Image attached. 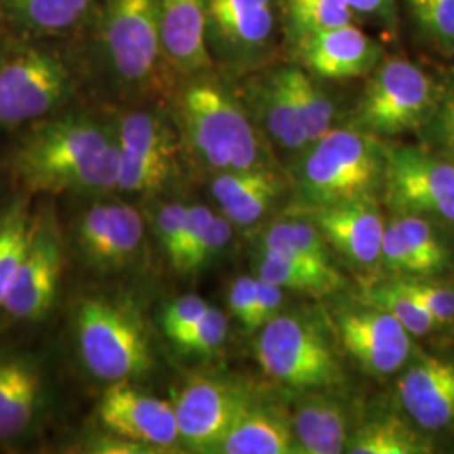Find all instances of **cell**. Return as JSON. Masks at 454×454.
Instances as JSON below:
<instances>
[{"instance_id":"33","label":"cell","mask_w":454,"mask_h":454,"mask_svg":"<svg viewBox=\"0 0 454 454\" xmlns=\"http://www.w3.org/2000/svg\"><path fill=\"white\" fill-rule=\"evenodd\" d=\"M365 303L387 311L416 337L429 333L438 325L419 298L407 288L404 279L375 286L365 294Z\"/></svg>"},{"instance_id":"39","label":"cell","mask_w":454,"mask_h":454,"mask_svg":"<svg viewBox=\"0 0 454 454\" xmlns=\"http://www.w3.org/2000/svg\"><path fill=\"white\" fill-rule=\"evenodd\" d=\"M187 212L189 206L182 202H167L153 215V231L170 264L176 262L179 254L180 243L187 223Z\"/></svg>"},{"instance_id":"21","label":"cell","mask_w":454,"mask_h":454,"mask_svg":"<svg viewBox=\"0 0 454 454\" xmlns=\"http://www.w3.org/2000/svg\"><path fill=\"white\" fill-rule=\"evenodd\" d=\"M399 401L407 414L427 431L454 422V362L422 357L397 382Z\"/></svg>"},{"instance_id":"41","label":"cell","mask_w":454,"mask_h":454,"mask_svg":"<svg viewBox=\"0 0 454 454\" xmlns=\"http://www.w3.org/2000/svg\"><path fill=\"white\" fill-rule=\"evenodd\" d=\"M407 288L414 293L422 305L434 317L436 324H451L454 320V290L431 281L404 279Z\"/></svg>"},{"instance_id":"9","label":"cell","mask_w":454,"mask_h":454,"mask_svg":"<svg viewBox=\"0 0 454 454\" xmlns=\"http://www.w3.org/2000/svg\"><path fill=\"white\" fill-rule=\"evenodd\" d=\"M256 357L266 375L293 389H330L343 382L333 347L303 315H276L264 325Z\"/></svg>"},{"instance_id":"30","label":"cell","mask_w":454,"mask_h":454,"mask_svg":"<svg viewBox=\"0 0 454 454\" xmlns=\"http://www.w3.org/2000/svg\"><path fill=\"white\" fill-rule=\"evenodd\" d=\"M261 249L309 261L320 266H335L320 229L309 219L293 214L288 219L275 223L264 231Z\"/></svg>"},{"instance_id":"27","label":"cell","mask_w":454,"mask_h":454,"mask_svg":"<svg viewBox=\"0 0 454 454\" xmlns=\"http://www.w3.org/2000/svg\"><path fill=\"white\" fill-rule=\"evenodd\" d=\"M35 219L33 194L27 191H20L0 204V309L29 251Z\"/></svg>"},{"instance_id":"28","label":"cell","mask_w":454,"mask_h":454,"mask_svg":"<svg viewBox=\"0 0 454 454\" xmlns=\"http://www.w3.org/2000/svg\"><path fill=\"white\" fill-rule=\"evenodd\" d=\"M258 278L270 281L283 290L326 296L345 286V278L337 266H320L309 261L261 249Z\"/></svg>"},{"instance_id":"19","label":"cell","mask_w":454,"mask_h":454,"mask_svg":"<svg viewBox=\"0 0 454 454\" xmlns=\"http://www.w3.org/2000/svg\"><path fill=\"white\" fill-rule=\"evenodd\" d=\"M163 54L174 73L189 80L214 67L204 0H155Z\"/></svg>"},{"instance_id":"26","label":"cell","mask_w":454,"mask_h":454,"mask_svg":"<svg viewBox=\"0 0 454 454\" xmlns=\"http://www.w3.org/2000/svg\"><path fill=\"white\" fill-rule=\"evenodd\" d=\"M249 99L262 129L281 150L303 153L309 148L307 133L276 71L251 86Z\"/></svg>"},{"instance_id":"20","label":"cell","mask_w":454,"mask_h":454,"mask_svg":"<svg viewBox=\"0 0 454 454\" xmlns=\"http://www.w3.org/2000/svg\"><path fill=\"white\" fill-rule=\"evenodd\" d=\"M296 54L309 74L348 80L371 74L380 63L382 49L356 24H347L298 41Z\"/></svg>"},{"instance_id":"32","label":"cell","mask_w":454,"mask_h":454,"mask_svg":"<svg viewBox=\"0 0 454 454\" xmlns=\"http://www.w3.org/2000/svg\"><path fill=\"white\" fill-rule=\"evenodd\" d=\"M286 27L293 43L328 29L356 24V11L347 0H285Z\"/></svg>"},{"instance_id":"23","label":"cell","mask_w":454,"mask_h":454,"mask_svg":"<svg viewBox=\"0 0 454 454\" xmlns=\"http://www.w3.org/2000/svg\"><path fill=\"white\" fill-rule=\"evenodd\" d=\"M283 189V180L270 167L215 174L211 182V194L221 214L238 227L253 226L261 221Z\"/></svg>"},{"instance_id":"36","label":"cell","mask_w":454,"mask_h":454,"mask_svg":"<svg viewBox=\"0 0 454 454\" xmlns=\"http://www.w3.org/2000/svg\"><path fill=\"white\" fill-rule=\"evenodd\" d=\"M212 217H214V212L207 206L204 204L189 206L179 254L176 262L172 264L176 271H179L182 275H194L200 247L206 239V232L209 229Z\"/></svg>"},{"instance_id":"45","label":"cell","mask_w":454,"mask_h":454,"mask_svg":"<svg viewBox=\"0 0 454 454\" xmlns=\"http://www.w3.org/2000/svg\"><path fill=\"white\" fill-rule=\"evenodd\" d=\"M254 298H256V278L241 276L231 285L229 296H227L229 309L234 315V318H238L244 328H247L251 320Z\"/></svg>"},{"instance_id":"38","label":"cell","mask_w":454,"mask_h":454,"mask_svg":"<svg viewBox=\"0 0 454 454\" xmlns=\"http://www.w3.org/2000/svg\"><path fill=\"white\" fill-rule=\"evenodd\" d=\"M380 262L394 273L411 276H427L426 268L409 246L406 238L394 224V221L386 224L384 239H382V251H380Z\"/></svg>"},{"instance_id":"16","label":"cell","mask_w":454,"mask_h":454,"mask_svg":"<svg viewBox=\"0 0 454 454\" xmlns=\"http://www.w3.org/2000/svg\"><path fill=\"white\" fill-rule=\"evenodd\" d=\"M97 424L99 429L148 444L159 453L180 442L172 403L140 389L133 380L105 387L97 406Z\"/></svg>"},{"instance_id":"10","label":"cell","mask_w":454,"mask_h":454,"mask_svg":"<svg viewBox=\"0 0 454 454\" xmlns=\"http://www.w3.org/2000/svg\"><path fill=\"white\" fill-rule=\"evenodd\" d=\"M438 86L418 65L407 59L379 63L358 101L356 125L375 137L414 130L438 108Z\"/></svg>"},{"instance_id":"11","label":"cell","mask_w":454,"mask_h":454,"mask_svg":"<svg viewBox=\"0 0 454 454\" xmlns=\"http://www.w3.org/2000/svg\"><path fill=\"white\" fill-rule=\"evenodd\" d=\"M66 266V232L52 209L37 212L33 239L0 313L11 324L43 322L58 301Z\"/></svg>"},{"instance_id":"18","label":"cell","mask_w":454,"mask_h":454,"mask_svg":"<svg viewBox=\"0 0 454 454\" xmlns=\"http://www.w3.org/2000/svg\"><path fill=\"white\" fill-rule=\"evenodd\" d=\"M293 215L311 221L320 229L326 243L360 268L380 262L386 224L375 207V200H354L318 207L293 206Z\"/></svg>"},{"instance_id":"4","label":"cell","mask_w":454,"mask_h":454,"mask_svg":"<svg viewBox=\"0 0 454 454\" xmlns=\"http://www.w3.org/2000/svg\"><path fill=\"white\" fill-rule=\"evenodd\" d=\"M177 125L184 145L215 174L268 167L253 116L211 73L184 80Z\"/></svg>"},{"instance_id":"12","label":"cell","mask_w":454,"mask_h":454,"mask_svg":"<svg viewBox=\"0 0 454 454\" xmlns=\"http://www.w3.org/2000/svg\"><path fill=\"white\" fill-rule=\"evenodd\" d=\"M386 202L395 214L431 215L454 224V163L416 146L387 148Z\"/></svg>"},{"instance_id":"46","label":"cell","mask_w":454,"mask_h":454,"mask_svg":"<svg viewBox=\"0 0 454 454\" xmlns=\"http://www.w3.org/2000/svg\"><path fill=\"white\" fill-rule=\"evenodd\" d=\"M438 125L441 138L454 157V93L439 105Z\"/></svg>"},{"instance_id":"29","label":"cell","mask_w":454,"mask_h":454,"mask_svg":"<svg viewBox=\"0 0 454 454\" xmlns=\"http://www.w3.org/2000/svg\"><path fill=\"white\" fill-rule=\"evenodd\" d=\"M307 133L309 145L333 129L335 108L324 90L313 82L305 67L286 66L276 69Z\"/></svg>"},{"instance_id":"37","label":"cell","mask_w":454,"mask_h":454,"mask_svg":"<svg viewBox=\"0 0 454 454\" xmlns=\"http://www.w3.org/2000/svg\"><path fill=\"white\" fill-rule=\"evenodd\" d=\"M409 5L422 27L454 51V0H409Z\"/></svg>"},{"instance_id":"40","label":"cell","mask_w":454,"mask_h":454,"mask_svg":"<svg viewBox=\"0 0 454 454\" xmlns=\"http://www.w3.org/2000/svg\"><path fill=\"white\" fill-rule=\"evenodd\" d=\"M209 305L199 294H182L170 301L162 313L163 333L170 341L177 340L192 325L200 320Z\"/></svg>"},{"instance_id":"2","label":"cell","mask_w":454,"mask_h":454,"mask_svg":"<svg viewBox=\"0 0 454 454\" xmlns=\"http://www.w3.org/2000/svg\"><path fill=\"white\" fill-rule=\"evenodd\" d=\"M9 168L33 195L114 194L120 155L112 120L80 105L39 120L20 130Z\"/></svg>"},{"instance_id":"17","label":"cell","mask_w":454,"mask_h":454,"mask_svg":"<svg viewBox=\"0 0 454 454\" xmlns=\"http://www.w3.org/2000/svg\"><path fill=\"white\" fill-rule=\"evenodd\" d=\"M339 333L345 350L373 375L397 372L411 356V333L390 313L369 309L341 313Z\"/></svg>"},{"instance_id":"6","label":"cell","mask_w":454,"mask_h":454,"mask_svg":"<svg viewBox=\"0 0 454 454\" xmlns=\"http://www.w3.org/2000/svg\"><path fill=\"white\" fill-rule=\"evenodd\" d=\"M387 148L375 135L332 129L303 152L296 174L298 207L373 200L384 187Z\"/></svg>"},{"instance_id":"42","label":"cell","mask_w":454,"mask_h":454,"mask_svg":"<svg viewBox=\"0 0 454 454\" xmlns=\"http://www.w3.org/2000/svg\"><path fill=\"white\" fill-rule=\"evenodd\" d=\"M78 451L93 454H152L159 453L155 448L131 441V439L116 436L114 433H108L105 429L90 431L84 434L82 442H78Z\"/></svg>"},{"instance_id":"48","label":"cell","mask_w":454,"mask_h":454,"mask_svg":"<svg viewBox=\"0 0 454 454\" xmlns=\"http://www.w3.org/2000/svg\"><path fill=\"white\" fill-rule=\"evenodd\" d=\"M14 39H16V34L9 29V26L5 24V20L0 16V61L7 54V51L11 48V44L14 43Z\"/></svg>"},{"instance_id":"5","label":"cell","mask_w":454,"mask_h":454,"mask_svg":"<svg viewBox=\"0 0 454 454\" xmlns=\"http://www.w3.org/2000/svg\"><path fill=\"white\" fill-rule=\"evenodd\" d=\"M74 354L88 377L103 384L137 380L152 371L145 324L129 301L106 293H82L71 309Z\"/></svg>"},{"instance_id":"34","label":"cell","mask_w":454,"mask_h":454,"mask_svg":"<svg viewBox=\"0 0 454 454\" xmlns=\"http://www.w3.org/2000/svg\"><path fill=\"white\" fill-rule=\"evenodd\" d=\"M394 224L406 238L414 253L419 256L427 276L436 275L448 266L446 247L441 243L433 226L424 217L412 214H397Z\"/></svg>"},{"instance_id":"25","label":"cell","mask_w":454,"mask_h":454,"mask_svg":"<svg viewBox=\"0 0 454 454\" xmlns=\"http://www.w3.org/2000/svg\"><path fill=\"white\" fill-rule=\"evenodd\" d=\"M293 431L298 453L339 454L348 444L345 409L325 395H311L296 406Z\"/></svg>"},{"instance_id":"31","label":"cell","mask_w":454,"mask_h":454,"mask_svg":"<svg viewBox=\"0 0 454 454\" xmlns=\"http://www.w3.org/2000/svg\"><path fill=\"white\" fill-rule=\"evenodd\" d=\"M352 454H422L431 451V444L409 424L394 416L367 422L348 441Z\"/></svg>"},{"instance_id":"15","label":"cell","mask_w":454,"mask_h":454,"mask_svg":"<svg viewBox=\"0 0 454 454\" xmlns=\"http://www.w3.org/2000/svg\"><path fill=\"white\" fill-rule=\"evenodd\" d=\"M172 406L179 426L180 442L214 453L249 401L234 384L212 377L191 375L174 392Z\"/></svg>"},{"instance_id":"22","label":"cell","mask_w":454,"mask_h":454,"mask_svg":"<svg viewBox=\"0 0 454 454\" xmlns=\"http://www.w3.org/2000/svg\"><path fill=\"white\" fill-rule=\"evenodd\" d=\"M99 0H0V16L19 37L69 43L88 26Z\"/></svg>"},{"instance_id":"49","label":"cell","mask_w":454,"mask_h":454,"mask_svg":"<svg viewBox=\"0 0 454 454\" xmlns=\"http://www.w3.org/2000/svg\"><path fill=\"white\" fill-rule=\"evenodd\" d=\"M2 177H4V167L0 165V185H2Z\"/></svg>"},{"instance_id":"44","label":"cell","mask_w":454,"mask_h":454,"mask_svg":"<svg viewBox=\"0 0 454 454\" xmlns=\"http://www.w3.org/2000/svg\"><path fill=\"white\" fill-rule=\"evenodd\" d=\"M281 305H283V288L276 286L270 281L256 278L254 307H253L251 320H249L246 330L254 332L258 328H262L270 320H273L276 315H279Z\"/></svg>"},{"instance_id":"14","label":"cell","mask_w":454,"mask_h":454,"mask_svg":"<svg viewBox=\"0 0 454 454\" xmlns=\"http://www.w3.org/2000/svg\"><path fill=\"white\" fill-rule=\"evenodd\" d=\"M51 387L43 360L26 350H0V444L22 446L43 429Z\"/></svg>"},{"instance_id":"8","label":"cell","mask_w":454,"mask_h":454,"mask_svg":"<svg viewBox=\"0 0 454 454\" xmlns=\"http://www.w3.org/2000/svg\"><path fill=\"white\" fill-rule=\"evenodd\" d=\"M76 200L66 243L78 262L101 278L133 270L145 251V223L138 209L112 194Z\"/></svg>"},{"instance_id":"13","label":"cell","mask_w":454,"mask_h":454,"mask_svg":"<svg viewBox=\"0 0 454 454\" xmlns=\"http://www.w3.org/2000/svg\"><path fill=\"white\" fill-rule=\"evenodd\" d=\"M212 58L231 69L258 65L273 48L276 0H204Z\"/></svg>"},{"instance_id":"7","label":"cell","mask_w":454,"mask_h":454,"mask_svg":"<svg viewBox=\"0 0 454 454\" xmlns=\"http://www.w3.org/2000/svg\"><path fill=\"white\" fill-rule=\"evenodd\" d=\"M118 144V191L125 195L159 194L179 174L182 148L177 120L153 105L121 106L110 114Z\"/></svg>"},{"instance_id":"43","label":"cell","mask_w":454,"mask_h":454,"mask_svg":"<svg viewBox=\"0 0 454 454\" xmlns=\"http://www.w3.org/2000/svg\"><path fill=\"white\" fill-rule=\"evenodd\" d=\"M232 238V224L223 214H214L209 229L206 232V239L200 247V254L197 260L195 273L209 268L227 249V244Z\"/></svg>"},{"instance_id":"47","label":"cell","mask_w":454,"mask_h":454,"mask_svg":"<svg viewBox=\"0 0 454 454\" xmlns=\"http://www.w3.org/2000/svg\"><path fill=\"white\" fill-rule=\"evenodd\" d=\"M347 4L356 11V14L390 19L394 16V0H347Z\"/></svg>"},{"instance_id":"3","label":"cell","mask_w":454,"mask_h":454,"mask_svg":"<svg viewBox=\"0 0 454 454\" xmlns=\"http://www.w3.org/2000/svg\"><path fill=\"white\" fill-rule=\"evenodd\" d=\"M86 88L71 43L16 35L0 61V130H22L78 105Z\"/></svg>"},{"instance_id":"24","label":"cell","mask_w":454,"mask_h":454,"mask_svg":"<svg viewBox=\"0 0 454 454\" xmlns=\"http://www.w3.org/2000/svg\"><path fill=\"white\" fill-rule=\"evenodd\" d=\"M293 424L278 412L251 404L231 426L214 453L286 454L296 453Z\"/></svg>"},{"instance_id":"35","label":"cell","mask_w":454,"mask_h":454,"mask_svg":"<svg viewBox=\"0 0 454 454\" xmlns=\"http://www.w3.org/2000/svg\"><path fill=\"white\" fill-rule=\"evenodd\" d=\"M229 332L227 317L221 309L209 307L197 324L177 340L172 341L180 352L189 356H209L223 347Z\"/></svg>"},{"instance_id":"1","label":"cell","mask_w":454,"mask_h":454,"mask_svg":"<svg viewBox=\"0 0 454 454\" xmlns=\"http://www.w3.org/2000/svg\"><path fill=\"white\" fill-rule=\"evenodd\" d=\"M74 46L86 86L123 106L153 105L179 76L167 63L155 0H99Z\"/></svg>"}]
</instances>
